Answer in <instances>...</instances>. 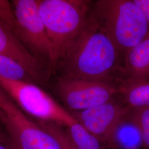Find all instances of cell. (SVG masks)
Segmentation results:
<instances>
[{"instance_id":"1","label":"cell","mask_w":149,"mask_h":149,"mask_svg":"<svg viewBox=\"0 0 149 149\" xmlns=\"http://www.w3.org/2000/svg\"><path fill=\"white\" fill-rule=\"evenodd\" d=\"M119 52L106 32L90 16L73 42L59 59L60 77L108 81Z\"/></svg>"},{"instance_id":"2","label":"cell","mask_w":149,"mask_h":149,"mask_svg":"<svg viewBox=\"0 0 149 149\" xmlns=\"http://www.w3.org/2000/svg\"><path fill=\"white\" fill-rule=\"evenodd\" d=\"M125 54L149 37V24L134 0H100L90 15Z\"/></svg>"},{"instance_id":"3","label":"cell","mask_w":149,"mask_h":149,"mask_svg":"<svg viewBox=\"0 0 149 149\" xmlns=\"http://www.w3.org/2000/svg\"><path fill=\"white\" fill-rule=\"evenodd\" d=\"M38 8L54 53L55 68L84 26L89 16L90 1L37 0Z\"/></svg>"},{"instance_id":"4","label":"cell","mask_w":149,"mask_h":149,"mask_svg":"<svg viewBox=\"0 0 149 149\" xmlns=\"http://www.w3.org/2000/svg\"><path fill=\"white\" fill-rule=\"evenodd\" d=\"M0 86L23 112L37 120L55 123L67 128L78 122L37 84L0 77Z\"/></svg>"},{"instance_id":"5","label":"cell","mask_w":149,"mask_h":149,"mask_svg":"<svg viewBox=\"0 0 149 149\" xmlns=\"http://www.w3.org/2000/svg\"><path fill=\"white\" fill-rule=\"evenodd\" d=\"M11 3L16 35L33 55L54 69L53 48L38 11L37 0H13Z\"/></svg>"},{"instance_id":"6","label":"cell","mask_w":149,"mask_h":149,"mask_svg":"<svg viewBox=\"0 0 149 149\" xmlns=\"http://www.w3.org/2000/svg\"><path fill=\"white\" fill-rule=\"evenodd\" d=\"M0 123L19 149H44L56 142L27 116L0 86Z\"/></svg>"},{"instance_id":"7","label":"cell","mask_w":149,"mask_h":149,"mask_svg":"<svg viewBox=\"0 0 149 149\" xmlns=\"http://www.w3.org/2000/svg\"><path fill=\"white\" fill-rule=\"evenodd\" d=\"M55 89L65 106L74 112L88 109L109 101L118 91L108 81L62 77L57 80Z\"/></svg>"},{"instance_id":"8","label":"cell","mask_w":149,"mask_h":149,"mask_svg":"<svg viewBox=\"0 0 149 149\" xmlns=\"http://www.w3.org/2000/svg\"><path fill=\"white\" fill-rule=\"evenodd\" d=\"M131 108L111 100L98 106L71 114L100 141L112 142L118 130L127 120Z\"/></svg>"},{"instance_id":"9","label":"cell","mask_w":149,"mask_h":149,"mask_svg":"<svg viewBox=\"0 0 149 149\" xmlns=\"http://www.w3.org/2000/svg\"><path fill=\"white\" fill-rule=\"evenodd\" d=\"M15 17L12 8L0 12V55L16 60L27 69L40 83L43 63L22 43L13 29Z\"/></svg>"},{"instance_id":"10","label":"cell","mask_w":149,"mask_h":149,"mask_svg":"<svg viewBox=\"0 0 149 149\" xmlns=\"http://www.w3.org/2000/svg\"><path fill=\"white\" fill-rule=\"evenodd\" d=\"M124 69L129 80H149V37L125 53Z\"/></svg>"},{"instance_id":"11","label":"cell","mask_w":149,"mask_h":149,"mask_svg":"<svg viewBox=\"0 0 149 149\" xmlns=\"http://www.w3.org/2000/svg\"><path fill=\"white\" fill-rule=\"evenodd\" d=\"M130 108H149V80H128L120 88Z\"/></svg>"},{"instance_id":"12","label":"cell","mask_w":149,"mask_h":149,"mask_svg":"<svg viewBox=\"0 0 149 149\" xmlns=\"http://www.w3.org/2000/svg\"><path fill=\"white\" fill-rule=\"evenodd\" d=\"M0 77L13 81L38 85V80L21 63L5 55H0Z\"/></svg>"},{"instance_id":"13","label":"cell","mask_w":149,"mask_h":149,"mask_svg":"<svg viewBox=\"0 0 149 149\" xmlns=\"http://www.w3.org/2000/svg\"><path fill=\"white\" fill-rule=\"evenodd\" d=\"M127 120L138 130L143 146L149 149V108H131Z\"/></svg>"},{"instance_id":"14","label":"cell","mask_w":149,"mask_h":149,"mask_svg":"<svg viewBox=\"0 0 149 149\" xmlns=\"http://www.w3.org/2000/svg\"><path fill=\"white\" fill-rule=\"evenodd\" d=\"M68 133L79 149H102L100 141L79 122L68 128Z\"/></svg>"},{"instance_id":"15","label":"cell","mask_w":149,"mask_h":149,"mask_svg":"<svg viewBox=\"0 0 149 149\" xmlns=\"http://www.w3.org/2000/svg\"><path fill=\"white\" fill-rule=\"evenodd\" d=\"M141 11L149 24V0H134Z\"/></svg>"},{"instance_id":"16","label":"cell","mask_w":149,"mask_h":149,"mask_svg":"<svg viewBox=\"0 0 149 149\" xmlns=\"http://www.w3.org/2000/svg\"><path fill=\"white\" fill-rule=\"evenodd\" d=\"M9 5V1L5 0H0V12L4 11Z\"/></svg>"},{"instance_id":"17","label":"cell","mask_w":149,"mask_h":149,"mask_svg":"<svg viewBox=\"0 0 149 149\" xmlns=\"http://www.w3.org/2000/svg\"><path fill=\"white\" fill-rule=\"evenodd\" d=\"M44 149H61L60 146H59V144L58 143V142L56 141L55 143L52 144L50 146H49L48 147H47L46 148Z\"/></svg>"},{"instance_id":"18","label":"cell","mask_w":149,"mask_h":149,"mask_svg":"<svg viewBox=\"0 0 149 149\" xmlns=\"http://www.w3.org/2000/svg\"><path fill=\"white\" fill-rule=\"evenodd\" d=\"M0 149H11L9 145H7L4 143L0 141Z\"/></svg>"},{"instance_id":"19","label":"cell","mask_w":149,"mask_h":149,"mask_svg":"<svg viewBox=\"0 0 149 149\" xmlns=\"http://www.w3.org/2000/svg\"><path fill=\"white\" fill-rule=\"evenodd\" d=\"M8 145H9L11 149H19L16 146H15L14 144H12L10 141V143L8 144Z\"/></svg>"}]
</instances>
